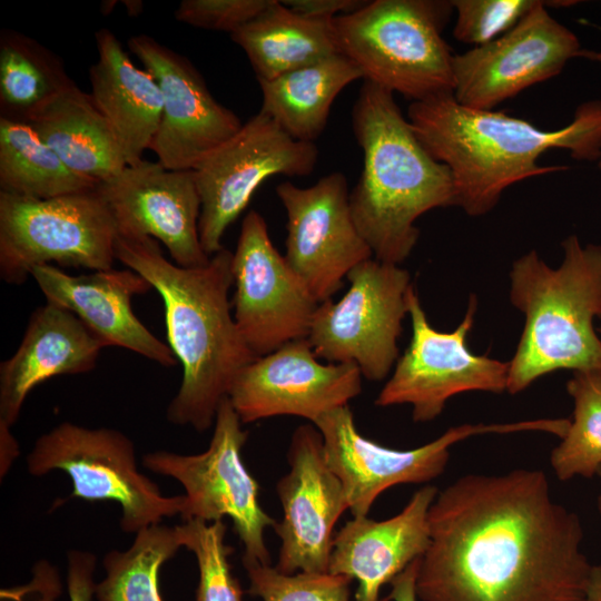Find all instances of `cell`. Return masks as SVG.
<instances>
[{
	"mask_svg": "<svg viewBox=\"0 0 601 601\" xmlns=\"http://www.w3.org/2000/svg\"><path fill=\"white\" fill-rule=\"evenodd\" d=\"M420 601H584L593 564L580 516L541 470L466 474L439 491Z\"/></svg>",
	"mask_w": 601,
	"mask_h": 601,
	"instance_id": "obj_1",
	"label": "cell"
},
{
	"mask_svg": "<svg viewBox=\"0 0 601 601\" xmlns=\"http://www.w3.org/2000/svg\"><path fill=\"white\" fill-rule=\"evenodd\" d=\"M116 257L161 296L169 347L183 366L167 420L205 432L238 374L257 358L244 342L228 298L233 253L220 249L199 267L169 262L151 237H119Z\"/></svg>",
	"mask_w": 601,
	"mask_h": 601,
	"instance_id": "obj_2",
	"label": "cell"
},
{
	"mask_svg": "<svg viewBox=\"0 0 601 601\" xmlns=\"http://www.w3.org/2000/svg\"><path fill=\"white\" fill-rule=\"evenodd\" d=\"M407 120L427 152L450 169L456 206L473 217L491 211L513 184L569 169L540 165L548 150H566L577 160L601 158V100L582 102L570 124L555 130L463 106L453 93L412 101Z\"/></svg>",
	"mask_w": 601,
	"mask_h": 601,
	"instance_id": "obj_3",
	"label": "cell"
},
{
	"mask_svg": "<svg viewBox=\"0 0 601 601\" xmlns=\"http://www.w3.org/2000/svg\"><path fill=\"white\" fill-rule=\"evenodd\" d=\"M352 124L364 155L362 175L349 193L354 223L375 259L400 265L417 243L416 219L456 206L453 177L417 139L393 92L364 81Z\"/></svg>",
	"mask_w": 601,
	"mask_h": 601,
	"instance_id": "obj_4",
	"label": "cell"
},
{
	"mask_svg": "<svg viewBox=\"0 0 601 601\" xmlns=\"http://www.w3.org/2000/svg\"><path fill=\"white\" fill-rule=\"evenodd\" d=\"M563 260L550 267L535 250L510 270V300L525 318L511 361L506 392L518 394L560 370L601 372V245L578 236L562 242Z\"/></svg>",
	"mask_w": 601,
	"mask_h": 601,
	"instance_id": "obj_5",
	"label": "cell"
},
{
	"mask_svg": "<svg viewBox=\"0 0 601 601\" xmlns=\"http://www.w3.org/2000/svg\"><path fill=\"white\" fill-rule=\"evenodd\" d=\"M452 11L451 1H364L335 17L333 29L365 81L421 101L453 93L454 55L442 37Z\"/></svg>",
	"mask_w": 601,
	"mask_h": 601,
	"instance_id": "obj_6",
	"label": "cell"
},
{
	"mask_svg": "<svg viewBox=\"0 0 601 601\" xmlns=\"http://www.w3.org/2000/svg\"><path fill=\"white\" fill-rule=\"evenodd\" d=\"M117 239L98 188L46 199L0 191V276L7 284H22L35 267L52 263L111 269Z\"/></svg>",
	"mask_w": 601,
	"mask_h": 601,
	"instance_id": "obj_7",
	"label": "cell"
},
{
	"mask_svg": "<svg viewBox=\"0 0 601 601\" xmlns=\"http://www.w3.org/2000/svg\"><path fill=\"white\" fill-rule=\"evenodd\" d=\"M27 470L35 476L65 472L72 484L69 497L118 503L125 533L136 534L180 514L185 501L184 494L162 495L139 471L132 441L109 427L58 424L36 440L27 455Z\"/></svg>",
	"mask_w": 601,
	"mask_h": 601,
	"instance_id": "obj_8",
	"label": "cell"
},
{
	"mask_svg": "<svg viewBox=\"0 0 601 601\" xmlns=\"http://www.w3.org/2000/svg\"><path fill=\"white\" fill-rule=\"evenodd\" d=\"M229 397L219 404L208 447L197 454L154 451L144 454L147 470L176 480L185 490L180 516L186 521L233 522L244 546L242 560L270 564L265 531L277 523L259 503V485L242 459L248 432Z\"/></svg>",
	"mask_w": 601,
	"mask_h": 601,
	"instance_id": "obj_9",
	"label": "cell"
},
{
	"mask_svg": "<svg viewBox=\"0 0 601 601\" xmlns=\"http://www.w3.org/2000/svg\"><path fill=\"white\" fill-rule=\"evenodd\" d=\"M314 425L323 439L327 465L338 477L353 518L367 516L375 500L398 484H423L439 477L447 465L450 450L476 435L545 432L561 436L564 418H538L511 423L462 424L435 440L410 450L383 446L356 428L349 405L332 411Z\"/></svg>",
	"mask_w": 601,
	"mask_h": 601,
	"instance_id": "obj_10",
	"label": "cell"
},
{
	"mask_svg": "<svg viewBox=\"0 0 601 601\" xmlns=\"http://www.w3.org/2000/svg\"><path fill=\"white\" fill-rule=\"evenodd\" d=\"M345 295L318 304L307 341L326 363L356 364L363 378L384 381L398 359L397 341L408 315L410 273L367 259L347 275Z\"/></svg>",
	"mask_w": 601,
	"mask_h": 601,
	"instance_id": "obj_11",
	"label": "cell"
},
{
	"mask_svg": "<svg viewBox=\"0 0 601 601\" xmlns=\"http://www.w3.org/2000/svg\"><path fill=\"white\" fill-rule=\"evenodd\" d=\"M477 300L470 297L463 321L452 332L432 327L414 287L408 297L411 342L395 363L375 405L408 404L414 422L435 420L447 401L464 392H506L509 362L476 355L466 338L473 327Z\"/></svg>",
	"mask_w": 601,
	"mask_h": 601,
	"instance_id": "obj_12",
	"label": "cell"
},
{
	"mask_svg": "<svg viewBox=\"0 0 601 601\" xmlns=\"http://www.w3.org/2000/svg\"><path fill=\"white\" fill-rule=\"evenodd\" d=\"M317 158L315 142L292 138L260 110L243 124L193 169L201 200L198 230L205 253L210 257L224 248L226 229L264 180L275 175L307 176Z\"/></svg>",
	"mask_w": 601,
	"mask_h": 601,
	"instance_id": "obj_13",
	"label": "cell"
},
{
	"mask_svg": "<svg viewBox=\"0 0 601 601\" xmlns=\"http://www.w3.org/2000/svg\"><path fill=\"white\" fill-rule=\"evenodd\" d=\"M231 273L234 319L256 357L307 338L318 302L276 249L256 210L243 219Z\"/></svg>",
	"mask_w": 601,
	"mask_h": 601,
	"instance_id": "obj_14",
	"label": "cell"
},
{
	"mask_svg": "<svg viewBox=\"0 0 601 601\" xmlns=\"http://www.w3.org/2000/svg\"><path fill=\"white\" fill-rule=\"evenodd\" d=\"M276 194L287 215V264L318 304L332 299L354 267L374 258L354 223L346 177L332 173L307 188L284 181Z\"/></svg>",
	"mask_w": 601,
	"mask_h": 601,
	"instance_id": "obj_15",
	"label": "cell"
},
{
	"mask_svg": "<svg viewBox=\"0 0 601 601\" xmlns=\"http://www.w3.org/2000/svg\"><path fill=\"white\" fill-rule=\"evenodd\" d=\"M540 1L513 29L483 46L454 55L453 96L463 106L493 110L526 88L562 72L580 57L579 38Z\"/></svg>",
	"mask_w": 601,
	"mask_h": 601,
	"instance_id": "obj_16",
	"label": "cell"
},
{
	"mask_svg": "<svg viewBox=\"0 0 601 601\" xmlns=\"http://www.w3.org/2000/svg\"><path fill=\"white\" fill-rule=\"evenodd\" d=\"M353 363H321L307 338L255 358L238 374L228 397L243 424L297 416L314 424L362 392Z\"/></svg>",
	"mask_w": 601,
	"mask_h": 601,
	"instance_id": "obj_17",
	"label": "cell"
},
{
	"mask_svg": "<svg viewBox=\"0 0 601 601\" xmlns=\"http://www.w3.org/2000/svg\"><path fill=\"white\" fill-rule=\"evenodd\" d=\"M128 49L157 80L162 112L149 149L170 170H193L243 126L219 104L195 66L183 55L148 35L128 40Z\"/></svg>",
	"mask_w": 601,
	"mask_h": 601,
	"instance_id": "obj_18",
	"label": "cell"
},
{
	"mask_svg": "<svg viewBox=\"0 0 601 601\" xmlns=\"http://www.w3.org/2000/svg\"><path fill=\"white\" fill-rule=\"evenodd\" d=\"M287 462L289 470L276 484L283 518L274 526L280 540L275 568L286 574L328 572L334 526L348 506L314 424L293 432Z\"/></svg>",
	"mask_w": 601,
	"mask_h": 601,
	"instance_id": "obj_19",
	"label": "cell"
},
{
	"mask_svg": "<svg viewBox=\"0 0 601 601\" xmlns=\"http://www.w3.org/2000/svg\"><path fill=\"white\" fill-rule=\"evenodd\" d=\"M97 188L119 237L159 240L181 267L209 262L199 239L201 200L193 170H170L144 159Z\"/></svg>",
	"mask_w": 601,
	"mask_h": 601,
	"instance_id": "obj_20",
	"label": "cell"
},
{
	"mask_svg": "<svg viewBox=\"0 0 601 601\" xmlns=\"http://www.w3.org/2000/svg\"><path fill=\"white\" fill-rule=\"evenodd\" d=\"M31 277L47 303L73 313L105 347H122L165 367L177 364L169 345L157 338L132 311V297L152 288L135 270L111 268L72 276L55 265H40L31 270Z\"/></svg>",
	"mask_w": 601,
	"mask_h": 601,
	"instance_id": "obj_21",
	"label": "cell"
},
{
	"mask_svg": "<svg viewBox=\"0 0 601 601\" xmlns=\"http://www.w3.org/2000/svg\"><path fill=\"white\" fill-rule=\"evenodd\" d=\"M439 490L424 485L394 516H356L334 535L328 572L355 579L356 601H380L382 587L420 559L430 544L428 513Z\"/></svg>",
	"mask_w": 601,
	"mask_h": 601,
	"instance_id": "obj_22",
	"label": "cell"
},
{
	"mask_svg": "<svg viewBox=\"0 0 601 601\" xmlns=\"http://www.w3.org/2000/svg\"><path fill=\"white\" fill-rule=\"evenodd\" d=\"M104 347L70 311L51 303L36 308L19 347L0 364V424L12 427L37 385L92 371Z\"/></svg>",
	"mask_w": 601,
	"mask_h": 601,
	"instance_id": "obj_23",
	"label": "cell"
},
{
	"mask_svg": "<svg viewBox=\"0 0 601 601\" xmlns=\"http://www.w3.org/2000/svg\"><path fill=\"white\" fill-rule=\"evenodd\" d=\"M97 61L89 69L90 97L122 149L127 166L144 160L158 130L162 92L155 77L138 68L109 29L96 35Z\"/></svg>",
	"mask_w": 601,
	"mask_h": 601,
	"instance_id": "obj_24",
	"label": "cell"
},
{
	"mask_svg": "<svg viewBox=\"0 0 601 601\" xmlns=\"http://www.w3.org/2000/svg\"><path fill=\"white\" fill-rule=\"evenodd\" d=\"M28 124L66 166L80 176L100 184L127 166L110 125L90 95L76 83Z\"/></svg>",
	"mask_w": 601,
	"mask_h": 601,
	"instance_id": "obj_25",
	"label": "cell"
},
{
	"mask_svg": "<svg viewBox=\"0 0 601 601\" xmlns=\"http://www.w3.org/2000/svg\"><path fill=\"white\" fill-rule=\"evenodd\" d=\"M333 19L307 17L270 0L230 36L247 55L257 80H272L338 53Z\"/></svg>",
	"mask_w": 601,
	"mask_h": 601,
	"instance_id": "obj_26",
	"label": "cell"
},
{
	"mask_svg": "<svg viewBox=\"0 0 601 601\" xmlns=\"http://www.w3.org/2000/svg\"><path fill=\"white\" fill-rule=\"evenodd\" d=\"M363 78L341 52L272 80H258L260 111L273 118L292 138L314 142L323 132L331 106L351 82Z\"/></svg>",
	"mask_w": 601,
	"mask_h": 601,
	"instance_id": "obj_27",
	"label": "cell"
},
{
	"mask_svg": "<svg viewBox=\"0 0 601 601\" xmlns=\"http://www.w3.org/2000/svg\"><path fill=\"white\" fill-rule=\"evenodd\" d=\"M75 82L62 60L36 39L0 33V118L29 122Z\"/></svg>",
	"mask_w": 601,
	"mask_h": 601,
	"instance_id": "obj_28",
	"label": "cell"
},
{
	"mask_svg": "<svg viewBox=\"0 0 601 601\" xmlns=\"http://www.w3.org/2000/svg\"><path fill=\"white\" fill-rule=\"evenodd\" d=\"M98 185L69 169L28 122L0 118V191L46 199Z\"/></svg>",
	"mask_w": 601,
	"mask_h": 601,
	"instance_id": "obj_29",
	"label": "cell"
},
{
	"mask_svg": "<svg viewBox=\"0 0 601 601\" xmlns=\"http://www.w3.org/2000/svg\"><path fill=\"white\" fill-rule=\"evenodd\" d=\"M180 548L176 526L159 523L138 531L129 548L105 554L106 575L96 583L95 598L97 601H164L159 571Z\"/></svg>",
	"mask_w": 601,
	"mask_h": 601,
	"instance_id": "obj_30",
	"label": "cell"
},
{
	"mask_svg": "<svg viewBox=\"0 0 601 601\" xmlns=\"http://www.w3.org/2000/svg\"><path fill=\"white\" fill-rule=\"evenodd\" d=\"M573 417L550 464L560 481L591 479L601 469V372H573L566 383Z\"/></svg>",
	"mask_w": 601,
	"mask_h": 601,
	"instance_id": "obj_31",
	"label": "cell"
},
{
	"mask_svg": "<svg viewBox=\"0 0 601 601\" xmlns=\"http://www.w3.org/2000/svg\"><path fill=\"white\" fill-rule=\"evenodd\" d=\"M176 528L181 546L196 558L199 573L196 601H244V591L228 560L234 549L225 541L224 521L191 520Z\"/></svg>",
	"mask_w": 601,
	"mask_h": 601,
	"instance_id": "obj_32",
	"label": "cell"
},
{
	"mask_svg": "<svg viewBox=\"0 0 601 601\" xmlns=\"http://www.w3.org/2000/svg\"><path fill=\"white\" fill-rule=\"evenodd\" d=\"M242 562L249 580L247 593L262 601H349L348 577L304 571L286 574L270 564Z\"/></svg>",
	"mask_w": 601,
	"mask_h": 601,
	"instance_id": "obj_33",
	"label": "cell"
},
{
	"mask_svg": "<svg viewBox=\"0 0 601 601\" xmlns=\"http://www.w3.org/2000/svg\"><path fill=\"white\" fill-rule=\"evenodd\" d=\"M540 0H453L454 38L474 47L489 43L513 29Z\"/></svg>",
	"mask_w": 601,
	"mask_h": 601,
	"instance_id": "obj_34",
	"label": "cell"
},
{
	"mask_svg": "<svg viewBox=\"0 0 601 601\" xmlns=\"http://www.w3.org/2000/svg\"><path fill=\"white\" fill-rule=\"evenodd\" d=\"M270 0H183L175 10L179 22L230 35L260 14Z\"/></svg>",
	"mask_w": 601,
	"mask_h": 601,
	"instance_id": "obj_35",
	"label": "cell"
},
{
	"mask_svg": "<svg viewBox=\"0 0 601 601\" xmlns=\"http://www.w3.org/2000/svg\"><path fill=\"white\" fill-rule=\"evenodd\" d=\"M97 558L83 550L67 552V590L70 601H92Z\"/></svg>",
	"mask_w": 601,
	"mask_h": 601,
	"instance_id": "obj_36",
	"label": "cell"
},
{
	"mask_svg": "<svg viewBox=\"0 0 601 601\" xmlns=\"http://www.w3.org/2000/svg\"><path fill=\"white\" fill-rule=\"evenodd\" d=\"M282 2L297 13L327 19L354 11L364 3V1L355 0H284Z\"/></svg>",
	"mask_w": 601,
	"mask_h": 601,
	"instance_id": "obj_37",
	"label": "cell"
},
{
	"mask_svg": "<svg viewBox=\"0 0 601 601\" xmlns=\"http://www.w3.org/2000/svg\"><path fill=\"white\" fill-rule=\"evenodd\" d=\"M420 559L413 561L391 581V592L384 601H417L415 580Z\"/></svg>",
	"mask_w": 601,
	"mask_h": 601,
	"instance_id": "obj_38",
	"label": "cell"
},
{
	"mask_svg": "<svg viewBox=\"0 0 601 601\" xmlns=\"http://www.w3.org/2000/svg\"><path fill=\"white\" fill-rule=\"evenodd\" d=\"M10 428L4 424H0L1 477L8 472L11 463L19 453L18 443L11 434Z\"/></svg>",
	"mask_w": 601,
	"mask_h": 601,
	"instance_id": "obj_39",
	"label": "cell"
},
{
	"mask_svg": "<svg viewBox=\"0 0 601 601\" xmlns=\"http://www.w3.org/2000/svg\"><path fill=\"white\" fill-rule=\"evenodd\" d=\"M584 601H601V565H593Z\"/></svg>",
	"mask_w": 601,
	"mask_h": 601,
	"instance_id": "obj_40",
	"label": "cell"
},
{
	"mask_svg": "<svg viewBox=\"0 0 601 601\" xmlns=\"http://www.w3.org/2000/svg\"><path fill=\"white\" fill-rule=\"evenodd\" d=\"M580 58H584L587 60L601 65V51L582 49L580 53Z\"/></svg>",
	"mask_w": 601,
	"mask_h": 601,
	"instance_id": "obj_41",
	"label": "cell"
},
{
	"mask_svg": "<svg viewBox=\"0 0 601 601\" xmlns=\"http://www.w3.org/2000/svg\"><path fill=\"white\" fill-rule=\"evenodd\" d=\"M125 4L128 9V14H139L141 11V2L140 1H126Z\"/></svg>",
	"mask_w": 601,
	"mask_h": 601,
	"instance_id": "obj_42",
	"label": "cell"
},
{
	"mask_svg": "<svg viewBox=\"0 0 601 601\" xmlns=\"http://www.w3.org/2000/svg\"><path fill=\"white\" fill-rule=\"evenodd\" d=\"M598 476H599V479L601 481V469H600V471L598 473ZM597 510H598L599 516L601 519V491H600V493L598 494V497H597Z\"/></svg>",
	"mask_w": 601,
	"mask_h": 601,
	"instance_id": "obj_43",
	"label": "cell"
},
{
	"mask_svg": "<svg viewBox=\"0 0 601 601\" xmlns=\"http://www.w3.org/2000/svg\"><path fill=\"white\" fill-rule=\"evenodd\" d=\"M599 169L601 170V158L598 160Z\"/></svg>",
	"mask_w": 601,
	"mask_h": 601,
	"instance_id": "obj_44",
	"label": "cell"
},
{
	"mask_svg": "<svg viewBox=\"0 0 601 601\" xmlns=\"http://www.w3.org/2000/svg\"><path fill=\"white\" fill-rule=\"evenodd\" d=\"M599 331H600V333H601V318H600V327H599Z\"/></svg>",
	"mask_w": 601,
	"mask_h": 601,
	"instance_id": "obj_45",
	"label": "cell"
}]
</instances>
